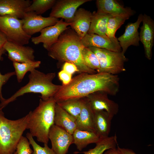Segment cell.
<instances>
[{
  "label": "cell",
  "instance_id": "obj_38",
  "mask_svg": "<svg viewBox=\"0 0 154 154\" xmlns=\"http://www.w3.org/2000/svg\"><path fill=\"white\" fill-rule=\"evenodd\" d=\"M13 154H17V152L16 151Z\"/></svg>",
  "mask_w": 154,
  "mask_h": 154
},
{
  "label": "cell",
  "instance_id": "obj_4",
  "mask_svg": "<svg viewBox=\"0 0 154 154\" xmlns=\"http://www.w3.org/2000/svg\"><path fill=\"white\" fill-rule=\"evenodd\" d=\"M29 75V81L25 86L21 87L10 97L0 103V110L9 103L15 100L19 97L30 93L40 94V98L46 100L53 97L60 88L61 85H56L52 82L55 77V72L46 74L34 69Z\"/></svg>",
  "mask_w": 154,
  "mask_h": 154
},
{
  "label": "cell",
  "instance_id": "obj_18",
  "mask_svg": "<svg viewBox=\"0 0 154 154\" xmlns=\"http://www.w3.org/2000/svg\"><path fill=\"white\" fill-rule=\"evenodd\" d=\"M31 2L29 0H0V16L11 15L21 19Z\"/></svg>",
  "mask_w": 154,
  "mask_h": 154
},
{
  "label": "cell",
  "instance_id": "obj_36",
  "mask_svg": "<svg viewBox=\"0 0 154 154\" xmlns=\"http://www.w3.org/2000/svg\"><path fill=\"white\" fill-rule=\"evenodd\" d=\"M7 41L5 35L0 31V49L3 48L4 45Z\"/></svg>",
  "mask_w": 154,
  "mask_h": 154
},
{
  "label": "cell",
  "instance_id": "obj_25",
  "mask_svg": "<svg viewBox=\"0 0 154 154\" xmlns=\"http://www.w3.org/2000/svg\"><path fill=\"white\" fill-rule=\"evenodd\" d=\"M15 69V75L19 82H21L26 74L34 69L39 67L41 64L40 61H36L31 62L20 63L13 62Z\"/></svg>",
  "mask_w": 154,
  "mask_h": 154
},
{
  "label": "cell",
  "instance_id": "obj_30",
  "mask_svg": "<svg viewBox=\"0 0 154 154\" xmlns=\"http://www.w3.org/2000/svg\"><path fill=\"white\" fill-rule=\"evenodd\" d=\"M26 136L33 149L32 154H56L51 148L48 147V144H44L43 147L38 145L30 133H27Z\"/></svg>",
  "mask_w": 154,
  "mask_h": 154
},
{
  "label": "cell",
  "instance_id": "obj_10",
  "mask_svg": "<svg viewBox=\"0 0 154 154\" xmlns=\"http://www.w3.org/2000/svg\"><path fill=\"white\" fill-rule=\"evenodd\" d=\"M90 0H61L56 1L52 8L49 16L58 19L61 18L71 24L75 13L81 5Z\"/></svg>",
  "mask_w": 154,
  "mask_h": 154
},
{
  "label": "cell",
  "instance_id": "obj_6",
  "mask_svg": "<svg viewBox=\"0 0 154 154\" xmlns=\"http://www.w3.org/2000/svg\"><path fill=\"white\" fill-rule=\"evenodd\" d=\"M97 56L99 62V72L116 75L126 70L124 66L127 58L121 51L116 52L94 47H88Z\"/></svg>",
  "mask_w": 154,
  "mask_h": 154
},
{
  "label": "cell",
  "instance_id": "obj_15",
  "mask_svg": "<svg viewBox=\"0 0 154 154\" xmlns=\"http://www.w3.org/2000/svg\"><path fill=\"white\" fill-rule=\"evenodd\" d=\"M142 22L139 33L140 41L143 44L146 57L150 60L154 43V21L149 16L144 14L143 15Z\"/></svg>",
  "mask_w": 154,
  "mask_h": 154
},
{
  "label": "cell",
  "instance_id": "obj_19",
  "mask_svg": "<svg viewBox=\"0 0 154 154\" xmlns=\"http://www.w3.org/2000/svg\"><path fill=\"white\" fill-rule=\"evenodd\" d=\"M113 118L104 111L93 112L92 122L94 130L100 139L108 137Z\"/></svg>",
  "mask_w": 154,
  "mask_h": 154
},
{
  "label": "cell",
  "instance_id": "obj_29",
  "mask_svg": "<svg viewBox=\"0 0 154 154\" xmlns=\"http://www.w3.org/2000/svg\"><path fill=\"white\" fill-rule=\"evenodd\" d=\"M84 60L88 67L98 73L100 66L96 54L88 47H84L82 51Z\"/></svg>",
  "mask_w": 154,
  "mask_h": 154
},
{
  "label": "cell",
  "instance_id": "obj_37",
  "mask_svg": "<svg viewBox=\"0 0 154 154\" xmlns=\"http://www.w3.org/2000/svg\"><path fill=\"white\" fill-rule=\"evenodd\" d=\"M103 154H121L116 148L109 149L106 150Z\"/></svg>",
  "mask_w": 154,
  "mask_h": 154
},
{
  "label": "cell",
  "instance_id": "obj_27",
  "mask_svg": "<svg viewBox=\"0 0 154 154\" xmlns=\"http://www.w3.org/2000/svg\"><path fill=\"white\" fill-rule=\"evenodd\" d=\"M56 1L55 0H33L26 9V13L33 12L38 15H40L52 8Z\"/></svg>",
  "mask_w": 154,
  "mask_h": 154
},
{
  "label": "cell",
  "instance_id": "obj_8",
  "mask_svg": "<svg viewBox=\"0 0 154 154\" xmlns=\"http://www.w3.org/2000/svg\"><path fill=\"white\" fill-rule=\"evenodd\" d=\"M64 21L62 19L54 25L46 27L40 31V35L31 38L32 42L35 44L43 43L44 47L47 50L58 40L61 34L71 25Z\"/></svg>",
  "mask_w": 154,
  "mask_h": 154
},
{
  "label": "cell",
  "instance_id": "obj_11",
  "mask_svg": "<svg viewBox=\"0 0 154 154\" xmlns=\"http://www.w3.org/2000/svg\"><path fill=\"white\" fill-rule=\"evenodd\" d=\"M48 138L51 142V149L56 154H66L73 143L72 135L55 124L50 129Z\"/></svg>",
  "mask_w": 154,
  "mask_h": 154
},
{
  "label": "cell",
  "instance_id": "obj_22",
  "mask_svg": "<svg viewBox=\"0 0 154 154\" xmlns=\"http://www.w3.org/2000/svg\"><path fill=\"white\" fill-rule=\"evenodd\" d=\"M81 112L76 119V129L81 130L94 131L93 125V112L86 98H82Z\"/></svg>",
  "mask_w": 154,
  "mask_h": 154
},
{
  "label": "cell",
  "instance_id": "obj_3",
  "mask_svg": "<svg viewBox=\"0 0 154 154\" xmlns=\"http://www.w3.org/2000/svg\"><path fill=\"white\" fill-rule=\"evenodd\" d=\"M56 103L53 97L46 100L40 99L38 106L29 113L27 129L33 137L44 144H48L50 129L54 124L55 108Z\"/></svg>",
  "mask_w": 154,
  "mask_h": 154
},
{
  "label": "cell",
  "instance_id": "obj_7",
  "mask_svg": "<svg viewBox=\"0 0 154 154\" xmlns=\"http://www.w3.org/2000/svg\"><path fill=\"white\" fill-rule=\"evenodd\" d=\"M0 31L7 41L21 45L28 44L31 38L23 31L21 19L13 16H0Z\"/></svg>",
  "mask_w": 154,
  "mask_h": 154
},
{
  "label": "cell",
  "instance_id": "obj_34",
  "mask_svg": "<svg viewBox=\"0 0 154 154\" xmlns=\"http://www.w3.org/2000/svg\"><path fill=\"white\" fill-rule=\"evenodd\" d=\"M62 70L71 75L76 72H79L77 67L74 64L67 62L64 63Z\"/></svg>",
  "mask_w": 154,
  "mask_h": 154
},
{
  "label": "cell",
  "instance_id": "obj_33",
  "mask_svg": "<svg viewBox=\"0 0 154 154\" xmlns=\"http://www.w3.org/2000/svg\"><path fill=\"white\" fill-rule=\"evenodd\" d=\"M58 76L59 79L62 81V85H64L68 84L72 79V75L62 70L58 72Z\"/></svg>",
  "mask_w": 154,
  "mask_h": 154
},
{
  "label": "cell",
  "instance_id": "obj_12",
  "mask_svg": "<svg viewBox=\"0 0 154 154\" xmlns=\"http://www.w3.org/2000/svg\"><path fill=\"white\" fill-rule=\"evenodd\" d=\"M108 94L103 91H98L90 94L86 97L93 112L104 111L113 117L119 111L118 104L110 99Z\"/></svg>",
  "mask_w": 154,
  "mask_h": 154
},
{
  "label": "cell",
  "instance_id": "obj_20",
  "mask_svg": "<svg viewBox=\"0 0 154 154\" xmlns=\"http://www.w3.org/2000/svg\"><path fill=\"white\" fill-rule=\"evenodd\" d=\"M92 15L90 11L82 8L77 10L75 13L73 21L70 26L80 39L88 31Z\"/></svg>",
  "mask_w": 154,
  "mask_h": 154
},
{
  "label": "cell",
  "instance_id": "obj_9",
  "mask_svg": "<svg viewBox=\"0 0 154 154\" xmlns=\"http://www.w3.org/2000/svg\"><path fill=\"white\" fill-rule=\"evenodd\" d=\"M21 20L23 31L31 36L46 27L54 25L58 21L57 19L43 17L33 12L25 13Z\"/></svg>",
  "mask_w": 154,
  "mask_h": 154
},
{
  "label": "cell",
  "instance_id": "obj_26",
  "mask_svg": "<svg viewBox=\"0 0 154 154\" xmlns=\"http://www.w3.org/2000/svg\"><path fill=\"white\" fill-rule=\"evenodd\" d=\"M82 101V98L68 100L56 103L76 119L81 112Z\"/></svg>",
  "mask_w": 154,
  "mask_h": 154
},
{
  "label": "cell",
  "instance_id": "obj_1",
  "mask_svg": "<svg viewBox=\"0 0 154 154\" xmlns=\"http://www.w3.org/2000/svg\"><path fill=\"white\" fill-rule=\"evenodd\" d=\"M119 78L116 75L106 72L82 73L72 79L68 84L62 85L53 98L56 103L81 99L98 91L115 95L119 91Z\"/></svg>",
  "mask_w": 154,
  "mask_h": 154
},
{
  "label": "cell",
  "instance_id": "obj_2",
  "mask_svg": "<svg viewBox=\"0 0 154 154\" xmlns=\"http://www.w3.org/2000/svg\"><path fill=\"white\" fill-rule=\"evenodd\" d=\"M84 47L76 33L68 28L48 50V54L59 62H67L74 64L80 73H96V71L88 67L84 62L82 55Z\"/></svg>",
  "mask_w": 154,
  "mask_h": 154
},
{
  "label": "cell",
  "instance_id": "obj_5",
  "mask_svg": "<svg viewBox=\"0 0 154 154\" xmlns=\"http://www.w3.org/2000/svg\"><path fill=\"white\" fill-rule=\"evenodd\" d=\"M28 114L22 118L11 120L5 117L0 110V154H13L18 143L27 129Z\"/></svg>",
  "mask_w": 154,
  "mask_h": 154
},
{
  "label": "cell",
  "instance_id": "obj_24",
  "mask_svg": "<svg viewBox=\"0 0 154 154\" xmlns=\"http://www.w3.org/2000/svg\"><path fill=\"white\" fill-rule=\"evenodd\" d=\"M72 136L73 143L76 146L77 149L81 151L88 145L96 143L100 139L93 131L81 130L76 129L74 131Z\"/></svg>",
  "mask_w": 154,
  "mask_h": 154
},
{
  "label": "cell",
  "instance_id": "obj_35",
  "mask_svg": "<svg viewBox=\"0 0 154 154\" xmlns=\"http://www.w3.org/2000/svg\"><path fill=\"white\" fill-rule=\"evenodd\" d=\"M117 149L121 154H137L132 150L128 149L121 148L119 147L118 145Z\"/></svg>",
  "mask_w": 154,
  "mask_h": 154
},
{
  "label": "cell",
  "instance_id": "obj_13",
  "mask_svg": "<svg viewBox=\"0 0 154 154\" xmlns=\"http://www.w3.org/2000/svg\"><path fill=\"white\" fill-rule=\"evenodd\" d=\"M8 58L13 62H31L35 61L33 48L7 41L3 46Z\"/></svg>",
  "mask_w": 154,
  "mask_h": 154
},
{
  "label": "cell",
  "instance_id": "obj_14",
  "mask_svg": "<svg viewBox=\"0 0 154 154\" xmlns=\"http://www.w3.org/2000/svg\"><path fill=\"white\" fill-rule=\"evenodd\" d=\"M143 14H140L137 21L134 23H129L125 27L123 34L117 38L122 52L124 54L129 46H137L140 41L138 29L142 22Z\"/></svg>",
  "mask_w": 154,
  "mask_h": 154
},
{
  "label": "cell",
  "instance_id": "obj_17",
  "mask_svg": "<svg viewBox=\"0 0 154 154\" xmlns=\"http://www.w3.org/2000/svg\"><path fill=\"white\" fill-rule=\"evenodd\" d=\"M81 40L85 47H94L114 51H121L117 38H106L96 34L87 33Z\"/></svg>",
  "mask_w": 154,
  "mask_h": 154
},
{
  "label": "cell",
  "instance_id": "obj_31",
  "mask_svg": "<svg viewBox=\"0 0 154 154\" xmlns=\"http://www.w3.org/2000/svg\"><path fill=\"white\" fill-rule=\"evenodd\" d=\"M30 145L27 138L22 136L17 146V154H32L33 151L31 149Z\"/></svg>",
  "mask_w": 154,
  "mask_h": 154
},
{
  "label": "cell",
  "instance_id": "obj_16",
  "mask_svg": "<svg viewBox=\"0 0 154 154\" xmlns=\"http://www.w3.org/2000/svg\"><path fill=\"white\" fill-rule=\"evenodd\" d=\"M97 12L108 14L113 17H122L129 19L134 11L129 7H124L115 0H97Z\"/></svg>",
  "mask_w": 154,
  "mask_h": 154
},
{
  "label": "cell",
  "instance_id": "obj_21",
  "mask_svg": "<svg viewBox=\"0 0 154 154\" xmlns=\"http://www.w3.org/2000/svg\"><path fill=\"white\" fill-rule=\"evenodd\" d=\"M76 119L57 103L55 108L54 124L72 135L76 129Z\"/></svg>",
  "mask_w": 154,
  "mask_h": 154
},
{
  "label": "cell",
  "instance_id": "obj_28",
  "mask_svg": "<svg viewBox=\"0 0 154 154\" xmlns=\"http://www.w3.org/2000/svg\"><path fill=\"white\" fill-rule=\"evenodd\" d=\"M128 18L122 17H112L108 21L106 35L109 38L115 39L117 38L115 36L117 30L124 23Z\"/></svg>",
  "mask_w": 154,
  "mask_h": 154
},
{
  "label": "cell",
  "instance_id": "obj_32",
  "mask_svg": "<svg viewBox=\"0 0 154 154\" xmlns=\"http://www.w3.org/2000/svg\"><path fill=\"white\" fill-rule=\"evenodd\" d=\"M5 51L3 48L0 49V61L2 58V56L4 54ZM15 75V71L8 72L4 74H2L0 72V100L1 102L4 101L6 99H5L2 96V87L6 83L10 78L12 76Z\"/></svg>",
  "mask_w": 154,
  "mask_h": 154
},
{
  "label": "cell",
  "instance_id": "obj_23",
  "mask_svg": "<svg viewBox=\"0 0 154 154\" xmlns=\"http://www.w3.org/2000/svg\"><path fill=\"white\" fill-rule=\"evenodd\" d=\"M112 17L108 14L94 11L92 13L90 26L87 33L95 34L105 38H109L106 35V32L108 21Z\"/></svg>",
  "mask_w": 154,
  "mask_h": 154
}]
</instances>
